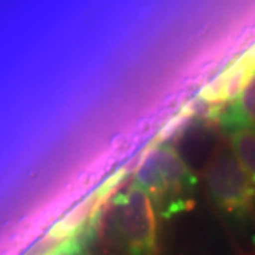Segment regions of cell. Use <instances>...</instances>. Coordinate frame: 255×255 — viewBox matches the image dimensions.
Here are the masks:
<instances>
[{
  "label": "cell",
  "mask_w": 255,
  "mask_h": 255,
  "mask_svg": "<svg viewBox=\"0 0 255 255\" xmlns=\"http://www.w3.org/2000/svg\"><path fill=\"white\" fill-rule=\"evenodd\" d=\"M206 187L224 217L244 221L251 214L255 187L231 147H223L211 157L206 170Z\"/></svg>",
  "instance_id": "3957f363"
},
{
  "label": "cell",
  "mask_w": 255,
  "mask_h": 255,
  "mask_svg": "<svg viewBox=\"0 0 255 255\" xmlns=\"http://www.w3.org/2000/svg\"><path fill=\"white\" fill-rule=\"evenodd\" d=\"M132 183L150 197L163 219H170L193 204L197 177L174 147L153 142L139 157Z\"/></svg>",
  "instance_id": "6da1fadb"
},
{
  "label": "cell",
  "mask_w": 255,
  "mask_h": 255,
  "mask_svg": "<svg viewBox=\"0 0 255 255\" xmlns=\"http://www.w3.org/2000/svg\"><path fill=\"white\" fill-rule=\"evenodd\" d=\"M228 136L234 155L255 187V125L237 129Z\"/></svg>",
  "instance_id": "8992f818"
},
{
  "label": "cell",
  "mask_w": 255,
  "mask_h": 255,
  "mask_svg": "<svg viewBox=\"0 0 255 255\" xmlns=\"http://www.w3.org/2000/svg\"><path fill=\"white\" fill-rule=\"evenodd\" d=\"M97 203V193L94 191L78 206H75L71 211H68L63 219H60L48 231V237L55 241H65L68 238L78 236L84 228L87 227L91 219L92 211Z\"/></svg>",
  "instance_id": "5b68a950"
},
{
  "label": "cell",
  "mask_w": 255,
  "mask_h": 255,
  "mask_svg": "<svg viewBox=\"0 0 255 255\" xmlns=\"http://www.w3.org/2000/svg\"><path fill=\"white\" fill-rule=\"evenodd\" d=\"M193 121H196V119L179 111L174 117H172L163 127L160 128V130L156 135L155 142L156 143H169L170 140L180 136L183 132H186L190 128Z\"/></svg>",
  "instance_id": "52a82bcc"
},
{
  "label": "cell",
  "mask_w": 255,
  "mask_h": 255,
  "mask_svg": "<svg viewBox=\"0 0 255 255\" xmlns=\"http://www.w3.org/2000/svg\"><path fill=\"white\" fill-rule=\"evenodd\" d=\"M219 124L227 135L241 128L255 125V74L237 100L224 107Z\"/></svg>",
  "instance_id": "277c9868"
},
{
  "label": "cell",
  "mask_w": 255,
  "mask_h": 255,
  "mask_svg": "<svg viewBox=\"0 0 255 255\" xmlns=\"http://www.w3.org/2000/svg\"><path fill=\"white\" fill-rule=\"evenodd\" d=\"M150 197L133 183L110 203L104 237L118 255H157V219Z\"/></svg>",
  "instance_id": "7a4b0ae2"
},
{
  "label": "cell",
  "mask_w": 255,
  "mask_h": 255,
  "mask_svg": "<svg viewBox=\"0 0 255 255\" xmlns=\"http://www.w3.org/2000/svg\"><path fill=\"white\" fill-rule=\"evenodd\" d=\"M253 50H254V51H255V47H254V48H253Z\"/></svg>",
  "instance_id": "ba28073f"
}]
</instances>
